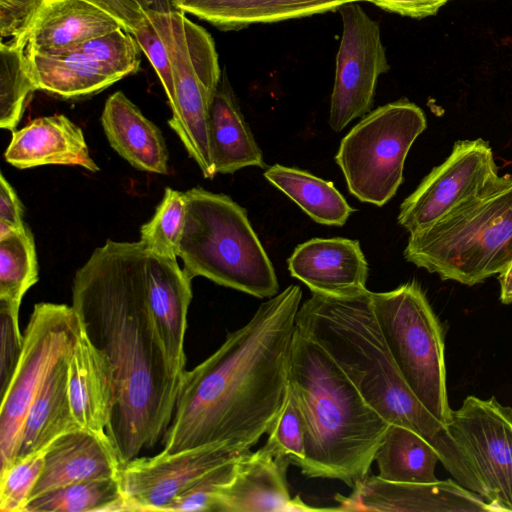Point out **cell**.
Wrapping results in <instances>:
<instances>
[{
  "label": "cell",
  "mask_w": 512,
  "mask_h": 512,
  "mask_svg": "<svg viewBox=\"0 0 512 512\" xmlns=\"http://www.w3.org/2000/svg\"><path fill=\"white\" fill-rule=\"evenodd\" d=\"M150 255L141 241L107 240L72 285L82 331L113 369L116 398L106 434L121 464L163 439L185 373L169 362L151 312Z\"/></svg>",
  "instance_id": "cell-1"
},
{
  "label": "cell",
  "mask_w": 512,
  "mask_h": 512,
  "mask_svg": "<svg viewBox=\"0 0 512 512\" xmlns=\"http://www.w3.org/2000/svg\"><path fill=\"white\" fill-rule=\"evenodd\" d=\"M302 290L289 285L263 302L203 362L185 371L163 450L218 442L250 450L283 404Z\"/></svg>",
  "instance_id": "cell-2"
},
{
  "label": "cell",
  "mask_w": 512,
  "mask_h": 512,
  "mask_svg": "<svg viewBox=\"0 0 512 512\" xmlns=\"http://www.w3.org/2000/svg\"><path fill=\"white\" fill-rule=\"evenodd\" d=\"M296 326L334 359L389 424L422 436L455 481L484 497L482 485L447 426L425 408L402 377L376 322L371 291L346 297L312 293L299 308Z\"/></svg>",
  "instance_id": "cell-3"
},
{
  "label": "cell",
  "mask_w": 512,
  "mask_h": 512,
  "mask_svg": "<svg viewBox=\"0 0 512 512\" xmlns=\"http://www.w3.org/2000/svg\"><path fill=\"white\" fill-rule=\"evenodd\" d=\"M289 384L306 428L301 473L339 480L353 488L368 475L390 424L366 402L334 359L297 326Z\"/></svg>",
  "instance_id": "cell-4"
},
{
  "label": "cell",
  "mask_w": 512,
  "mask_h": 512,
  "mask_svg": "<svg viewBox=\"0 0 512 512\" xmlns=\"http://www.w3.org/2000/svg\"><path fill=\"white\" fill-rule=\"evenodd\" d=\"M406 261L473 286L512 263V175L500 176L481 195L434 225L409 236Z\"/></svg>",
  "instance_id": "cell-5"
},
{
  "label": "cell",
  "mask_w": 512,
  "mask_h": 512,
  "mask_svg": "<svg viewBox=\"0 0 512 512\" xmlns=\"http://www.w3.org/2000/svg\"><path fill=\"white\" fill-rule=\"evenodd\" d=\"M185 198L178 249L184 270L257 298L275 296L277 276L246 209L202 187L187 190Z\"/></svg>",
  "instance_id": "cell-6"
},
{
  "label": "cell",
  "mask_w": 512,
  "mask_h": 512,
  "mask_svg": "<svg viewBox=\"0 0 512 512\" xmlns=\"http://www.w3.org/2000/svg\"><path fill=\"white\" fill-rule=\"evenodd\" d=\"M385 344L405 382L440 422L451 412L446 388L444 330L420 284L413 280L387 292H371Z\"/></svg>",
  "instance_id": "cell-7"
},
{
  "label": "cell",
  "mask_w": 512,
  "mask_h": 512,
  "mask_svg": "<svg viewBox=\"0 0 512 512\" xmlns=\"http://www.w3.org/2000/svg\"><path fill=\"white\" fill-rule=\"evenodd\" d=\"M171 61L174 103L168 124L205 178L216 175L209 140L210 108L221 79L212 36L182 11L148 13Z\"/></svg>",
  "instance_id": "cell-8"
},
{
  "label": "cell",
  "mask_w": 512,
  "mask_h": 512,
  "mask_svg": "<svg viewBox=\"0 0 512 512\" xmlns=\"http://www.w3.org/2000/svg\"><path fill=\"white\" fill-rule=\"evenodd\" d=\"M426 127L423 110L405 98L366 114L335 155L349 192L361 202L386 204L402 184L408 152Z\"/></svg>",
  "instance_id": "cell-9"
},
{
  "label": "cell",
  "mask_w": 512,
  "mask_h": 512,
  "mask_svg": "<svg viewBox=\"0 0 512 512\" xmlns=\"http://www.w3.org/2000/svg\"><path fill=\"white\" fill-rule=\"evenodd\" d=\"M80 333L81 324L72 305H34L23 334L20 358L1 394L0 472L15 460L23 424L35 396L53 366L72 353Z\"/></svg>",
  "instance_id": "cell-10"
},
{
  "label": "cell",
  "mask_w": 512,
  "mask_h": 512,
  "mask_svg": "<svg viewBox=\"0 0 512 512\" xmlns=\"http://www.w3.org/2000/svg\"><path fill=\"white\" fill-rule=\"evenodd\" d=\"M489 142L459 140L401 204L397 221L410 234L422 231L475 199L499 179Z\"/></svg>",
  "instance_id": "cell-11"
},
{
  "label": "cell",
  "mask_w": 512,
  "mask_h": 512,
  "mask_svg": "<svg viewBox=\"0 0 512 512\" xmlns=\"http://www.w3.org/2000/svg\"><path fill=\"white\" fill-rule=\"evenodd\" d=\"M495 511H512V408L467 396L446 425Z\"/></svg>",
  "instance_id": "cell-12"
},
{
  "label": "cell",
  "mask_w": 512,
  "mask_h": 512,
  "mask_svg": "<svg viewBox=\"0 0 512 512\" xmlns=\"http://www.w3.org/2000/svg\"><path fill=\"white\" fill-rule=\"evenodd\" d=\"M337 11L343 29L328 123L333 131L340 132L371 111L378 79L390 65L378 22L358 2L344 4Z\"/></svg>",
  "instance_id": "cell-13"
},
{
  "label": "cell",
  "mask_w": 512,
  "mask_h": 512,
  "mask_svg": "<svg viewBox=\"0 0 512 512\" xmlns=\"http://www.w3.org/2000/svg\"><path fill=\"white\" fill-rule=\"evenodd\" d=\"M248 451L228 442H218L173 454L137 456L120 468L126 511H166L204 474Z\"/></svg>",
  "instance_id": "cell-14"
},
{
  "label": "cell",
  "mask_w": 512,
  "mask_h": 512,
  "mask_svg": "<svg viewBox=\"0 0 512 512\" xmlns=\"http://www.w3.org/2000/svg\"><path fill=\"white\" fill-rule=\"evenodd\" d=\"M337 511L488 512L495 511L479 494L454 480L432 483L392 482L366 475L345 496L336 494Z\"/></svg>",
  "instance_id": "cell-15"
},
{
  "label": "cell",
  "mask_w": 512,
  "mask_h": 512,
  "mask_svg": "<svg viewBox=\"0 0 512 512\" xmlns=\"http://www.w3.org/2000/svg\"><path fill=\"white\" fill-rule=\"evenodd\" d=\"M287 265L312 293L346 297L367 290L368 263L358 240L310 239L295 248Z\"/></svg>",
  "instance_id": "cell-16"
},
{
  "label": "cell",
  "mask_w": 512,
  "mask_h": 512,
  "mask_svg": "<svg viewBox=\"0 0 512 512\" xmlns=\"http://www.w3.org/2000/svg\"><path fill=\"white\" fill-rule=\"evenodd\" d=\"M119 28L117 19L87 0H49L16 44L27 53L56 55Z\"/></svg>",
  "instance_id": "cell-17"
},
{
  "label": "cell",
  "mask_w": 512,
  "mask_h": 512,
  "mask_svg": "<svg viewBox=\"0 0 512 512\" xmlns=\"http://www.w3.org/2000/svg\"><path fill=\"white\" fill-rule=\"evenodd\" d=\"M121 465L107 434L84 429L66 433L46 448L44 467L30 500L73 483L118 477Z\"/></svg>",
  "instance_id": "cell-18"
},
{
  "label": "cell",
  "mask_w": 512,
  "mask_h": 512,
  "mask_svg": "<svg viewBox=\"0 0 512 512\" xmlns=\"http://www.w3.org/2000/svg\"><path fill=\"white\" fill-rule=\"evenodd\" d=\"M288 458L265 446L247 452L237 462L233 478L217 493V512L288 511L291 495L287 481Z\"/></svg>",
  "instance_id": "cell-19"
},
{
  "label": "cell",
  "mask_w": 512,
  "mask_h": 512,
  "mask_svg": "<svg viewBox=\"0 0 512 512\" xmlns=\"http://www.w3.org/2000/svg\"><path fill=\"white\" fill-rule=\"evenodd\" d=\"M4 158L18 169L65 165L100 170L90 156L82 129L62 114L36 118L12 131Z\"/></svg>",
  "instance_id": "cell-20"
},
{
  "label": "cell",
  "mask_w": 512,
  "mask_h": 512,
  "mask_svg": "<svg viewBox=\"0 0 512 512\" xmlns=\"http://www.w3.org/2000/svg\"><path fill=\"white\" fill-rule=\"evenodd\" d=\"M68 391L79 427L106 434L116 398L113 369L82 328L68 361Z\"/></svg>",
  "instance_id": "cell-21"
},
{
  "label": "cell",
  "mask_w": 512,
  "mask_h": 512,
  "mask_svg": "<svg viewBox=\"0 0 512 512\" xmlns=\"http://www.w3.org/2000/svg\"><path fill=\"white\" fill-rule=\"evenodd\" d=\"M192 279L180 268L176 258L151 252L148 268L150 308L169 362L179 372L186 371L184 340L192 300Z\"/></svg>",
  "instance_id": "cell-22"
},
{
  "label": "cell",
  "mask_w": 512,
  "mask_h": 512,
  "mask_svg": "<svg viewBox=\"0 0 512 512\" xmlns=\"http://www.w3.org/2000/svg\"><path fill=\"white\" fill-rule=\"evenodd\" d=\"M101 124L111 147L134 168L169 173V154L161 130L123 92L107 98Z\"/></svg>",
  "instance_id": "cell-23"
},
{
  "label": "cell",
  "mask_w": 512,
  "mask_h": 512,
  "mask_svg": "<svg viewBox=\"0 0 512 512\" xmlns=\"http://www.w3.org/2000/svg\"><path fill=\"white\" fill-rule=\"evenodd\" d=\"M369 0H175L179 11L190 13L222 31L337 11L350 2Z\"/></svg>",
  "instance_id": "cell-24"
},
{
  "label": "cell",
  "mask_w": 512,
  "mask_h": 512,
  "mask_svg": "<svg viewBox=\"0 0 512 512\" xmlns=\"http://www.w3.org/2000/svg\"><path fill=\"white\" fill-rule=\"evenodd\" d=\"M209 140L216 174H232L250 166L266 167L226 73L221 75L210 108Z\"/></svg>",
  "instance_id": "cell-25"
},
{
  "label": "cell",
  "mask_w": 512,
  "mask_h": 512,
  "mask_svg": "<svg viewBox=\"0 0 512 512\" xmlns=\"http://www.w3.org/2000/svg\"><path fill=\"white\" fill-rule=\"evenodd\" d=\"M70 355L61 358L53 366L35 396L23 424L15 460L45 450L58 437L81 429L69 398Z\"/></svg>",
  "instance_id": "cell-26"
},
{
  "label": "cell",
  "mask_w": 512,
  "mask_h": 512,
  "mask_svg": "<svg viewBox=\"0 0 512 512\" xmlns=\"http://www.w3.org/2000/svg\"><path fill=\"white\" fill-rule=\"evenodd\" d=\"M25 56L37 90L63 98L95 94L123 78L91 56L74 50L56 55L25 52Z\"/></svg>",
  "instance_id": "cell-27"
},
{
  "label": "cell",
  "mask_w": 512,
  "mask_h": 512,
  "mask_svg": "<svg viewBox=\"0 0 512 512\" xmlns=\"http://www.w3.org/2000/svg\"><path fill=\"white\" fill-rule=\"evenodd\" d=\"M374 461L378 476L384 480L403 483H432L438 481L435 467L440 461L436 449L413 430L390 424L379 444Z\"/></svg>",
  "instance_id": "cell-28"
},
{
  "label": "cell",
  "mask_w": 512,
  "mask_h": 512,
  "mask_svg": "<svg viewBox=\"0 0 512 512\" xmlns=\"http://www.w3.org/2000/svg\"><path fill=\"white\" fill-rule=\"evenodd\" d=\"M264 177L317 223L342 226L355 212L333 182L307 171L274 164Z\"/></svg>",
  "instance_id": "cell-29"
},
{
  "label": "cell",
  "mask_w": 512,
  "mask_h": 512,
  "mask_svg": "<svg viewBox=\"0 0 512 512\" xmlns=\"http://www.w3.org/2000/svg\"><path fill=\"white\" fill-rule=\"evenodd\" d=\"M126 511L119 476L81 481L31 499L24 512Z\"/></svg>",
  "instance_id": "cell-30"
},
{
  "label": "cell",
  "mask_w": 512,
  "mask_h": 512,
  "mask_svg": "<svg viewBox=\"0 0 512 512\" xmlns=\"http://www.w3.org/2000/svg\"><path fill=\"white\" fill-rule=\"evenodd\" d=\"M38 279L35 242L28 226L0 237V300L19 310Z\"/></svg>",
  "instance_id": "cell-31"
},
{
  "label": "cell",
  "mask_w": 512,
  "mask_h": 512,
  "mask_svg": "<svg viewBox=\"0 0 512 512\" xmlns=\"http://www.w3.org/2000/svg\"><path fill=\"white\" fill-rule=\"evenodd\" d=\"M37 90L23 47L0 43V127L14 131L31 93Z\"/></svg>",
  "instance_id": "cell-32"
},
{
  "label": "cell",
  "mask_w": 512,
  "mask_h": 512,
  "mask_svg": "<svg viewBox=\"0 0 512 512\" xmlns=\"http://www.w3.org/2000/svg\"><path fill=\"white\" fill-rule=\"evenodd\" d=\"M185 207V192L167 187L153 217L141 226L139 241L156 255L177 258Z\"/></svg>",
  "instance_id": "cell-33"
},
{
  "label": "cell",
  "mask_w": 512,
  "mask_h": 512,
  "mask_svg": "<svg viewBox=\"0 0 512 512\" xmlns=\"http://www.w3.org/2000/svg\"><path fill=\"white\" fill-rule=\"evenodd\" d=\"M305 421L297 397L288 383L285 398L268 431L264 446L300 468L305 460Z\"/></svg>",
  "instance_id": "cell-34"
},
{
  "label": "cell",
  "mask_w": 512,
  "mask_h": 512,
  "mask_svg": "<svg viewBox=\"0 0 512 512\" xmlns=\"http://www.w3.org/2000/svg\"><path fill=\"white\" fill-rule=\"evenodd\" d=\"M45 451L16 459L0 472L1 512H24L42 473Z\"/></svg>",
  "instance_id": "cell-35"
},
{
  "label": "cell",
  "mask_w": 512,
  "mask_h": 512,
  "mask_svg": "<svg viewBox=\"0 0 512 512\" xmlns=\"http://www.w3.org/2000/svg\"><path fill=\"white\" fill-rule=\"evenodd\" d=\"M71 50L91 56L122 77L136 72L140 64L139 46L123 28L94 37Z\"/></svg>",
  "instance_id": "cell-36"
},
{
  "label": "cell",
  "mask_w": 512,
  "mask_h": 512,
  "mask_svg": "<svg viewBox=\"0 0 512 512\" xmlns=\"http://www.w3.org/2000/svg\"><path fill=\"white\" fill-rule=\"evenodd\" d=\"M242 456L204 474L181 493L166 511H214L218 491L233 478L237 462Z\"/></svg>",
  "instance_id": "cell-37"
},
{
  "label": "cell",
  "mask_w": 512,
  "mask_h": 512,
  "mask_svg": "<svg viewBox=\"0 0 512 512\" xmlns=\"http://www.w3.org/2000/svg\"><path fill=\"white\" fill-rule=\"evenodd\" d=\"M132 35L155 69L171 107L174 103V79L171 61L166 45L149 14L136 26Z\"/></svg>",
  "instance_id": "cell-38"
},
{
  "label": "cell",
  "mask_w": 512,
  "mask_h": 512,
  "mask_svg": "<svg viewBox=\"0 0 512 512\" xmlns=\"http://www.w3.org/2000/svg\"><path fill=\"white\" fill-rule=\"evenodd\" d=\"M0 392L8 386L23 348L19 310L0 300Z\"/></svg>",
  "instance_id": "cell-39"
},
{
  "label": "cell",
  "mask_w": 512,
  "mask_h": 512,
  "mask_svg": "<svg viewBox=\"0 0 512 512\" xmlns=\"http://www.w3.org/2000/svg\"><path fill=\"white\" fill-rule=\"evenodd\" d=\"M119 21L132 34L136 26L150 12L179 11L175 0H87Z\"/></svg>",
  "instance_id": "cell-40"
},
{
  "label": "cell",
  "mask_w": 512,
  "mask_h": 512,
  "mask_svg": "<svg viewBox=\"0 0 512 512\" xmlns=\"http://www.w3.org/2000/svg\"><path fill=\"white\" fill-rule=\"evenodd\" d=\"M49 0H0L1 40H21L40 8Z\"/></svg>",
  "instance_id": "cell-41"
},
{
  "label": "cell",
  "mask_w": 512,
  "mask_h": 512,
  "mask_svg": "<svg viewBox=\"0 0 512 512\" xmlns=\"http://www.w3.org/2000/svg\"><path fill=\"white\" fill-rule=\"evenodd\" d=\"M24 207L16 191L0 175V237L23 230L27 225L23 221Z\"/></svg>",
  "instance_id": "cell-42"
},
{
  "label": "cell",
  "mask_w": 512,
  "mask_h": 512,
  "mask_svg": "<svg viewBox=\"0 0 512 512\" xmlns=\"http://www.w3.org/2000/svg\"><path fill=\"white\" fill-rule=\"evenodd\" d=\"M450 0H369L387 12L410 18H425L437 14Z\"/></svg>",
  "instance_id": "cell-43"
},
{
  "label": "cell",
  "mask_w": 512,
  "mask_h": 512,
  "mask_svg": "<svg viewBox=\"0 0 512 512\" xmlns=\"http://www.w3.org/2000/svg\"><path fill=\"white\" fill-rule=\"evenodd\" d=\"M500 284V300L503 304L512 303V263L498 275Z\"/></svg>",
  "instance_id": "cell-44"
}]
</instances>
